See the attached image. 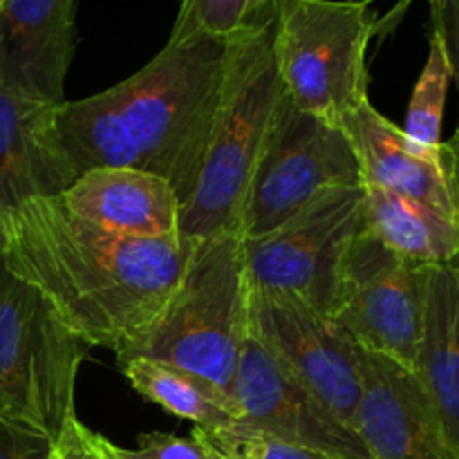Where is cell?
<instances>
[{
    "mask_svg": "<svg viewBox=\"0 0 459 459\" xmlns=\"http://www.w3.org/2000/svg\"><path fill=\"white\" fill-rule=\"evenodd\" d=\"M115 459H220L218 453L193 430L191 437L169 433H146L137 448H121L110 444Z\"/></svg>",
    "mask_w": 459,
    "mask_h": 459,
    "instance_id": "cb8c5ba5",
    "label": "cell"
},
{
    "mask_svg": "<svg viewBox=\"0 0 459 459\" xmlns=\"http://www.w3.org/2000/svg\"><path fill=\"white\" fill-rule=\"evenodd\" d=\"M110 444V439L92 433L88 426L72 417L58 435L54 459H115Z\"/></svg>",
    "mask_w": 459,
    "mask_h": 459,
    "instance_id": "4316f807",
    "label": "cell"
},
{
    "mask_svg": "<svg viewBox=\"0 0 459 459\" xmlns=\"http://www.w3.org/2000/svg\"><path fill=\"white\" fill-rule=\"evenodd\" d=\"M276 0H179V12L169 40L191 36L231 39L273 18Z\"/></svg>",
    "mask_w": 459,
    "mask_h": 459,
    "instance_id": "7402d4cb",
    "label": "cell"
},
{
    "mask_svg": "<svg viewBox=\"0 0 459 459\" xmlns=\"http://www.w3.org/2000/svg\"><path fill=\"white\" fill-rule=\"evenodd\" d=\"M52 108L0 79V227L39 197H61L74 184L56 146Z\"/></svg>",
    "mask_w": 459,
    "mask_h": 459,
    "instance_id": "5bb4252c",
    "label": "cell"
},
{
    "mask_svg": "<svg viewBox=\"0 0 459 459\" xmlns=\"http://www.w3.org/2000/svg\"><path fill=\"white\" fill-rule=\"evenodd\" d=\"M363 229L394 255L420 264L459 258V224L411 197L363 184Z\"/></svg>",
    "mask_w": 459,
    "mask_h": 459,
    "instance_id": "d6986e66",
    "label": "cell"
},
{
    "mask_svg": "<svg viewBox=\"0 0 459 459\" xmlns=\"http://www.w3.org/2000/svg\"><path fill=\"white\" fill-rule=\"evenodd\" d=\"M411 4H412V0H397V4H394V7L390 9L384 18H379V21H377L375 36H385L388 31H393L394 27L402 22L403 13L408 12V7H411Z\"/></svg>",
    "mask_w": 459,
    "mask_h": 459,
    "instance_id": "f1b7e54d",
    "label": "cell"
},
{
    "mask_svg": "<svg viewBox=\"0 0 459 459\" xmlns=\"http://www.w3.org/2000/svg\"><path fill=\"white\" fill-rule=\"evenodd\" d=\"M231 39L169 40L142 70L115 85L121 115L142 157L178 200L191 197L222 103Z\"/></svg>",
    "mask_w": 459,
    "mask_h": 459,
    "instance_id": "7a4b0ae2",
    "label": "cell"
},
{
    "mask_svg": "<svg viewBox=\"0 0 459 459\" xmlns=\"http://www.w3.org/2000/svg\"><path fill=\"white\" fill-rule=\"evenodd\" d=\"M231 397L240 426L334 459H372L357 430L336 420L255 336L240 352Z\"/></svg>",
    "mask_w": 459,
    "mask_h": 459,
    "instance_id": "8fae6325",
    "label": "cell"
},
{
    "mask_svg": "<svg viewBox=\"0 0 459 459\" xmlns=\"http://www.w3.org/2000/svg\"><path fill=\"white\" fill-rule=\"evenodd\" d=\"M429 7L430 36L442 43L448 70H451V81L455 83L459 94V0H429ZM451 139L459 142V121Z\"/></svg>",
    "mask_w": 459,
    "mask_h": 459,
    "instance_id": "484cf974",
    "label": "cell"
},
{
    "mask_svg": "<svg viewBox=\"0 0 459 459\" xmlns=\"http://www.w3.org/2000/svg\"><path fill=\"white\" fill-rule=\"evenodd\" d=\"M361 352L363 394L357 433L372 459H459L412 370Z\"/></svg>",
    "mask_w": 459,
    "mask_h": 459,
    "instance_id": "7c38bea8",
    "label": "cell"
},
{
    "mask_svg": "<svg viewBox=\"0 0 459 459\" xmlns=\"http://www.w3.org/2000/svg\"><path fill=\"white\" fill-rule=\"evenodd\" d=\"M363 231V184L332 188L260 238H242L251 291L294 299L332 316Z\"/></svg>",
    "mask_w": 459,
    "mask_h": 459,
    "instance_id": "52a82bcc",
    "label": "cell"
},
{
    "mask_svg": "<svg viewBox=\"0 0 459 459\" xmlns=\"http://www.w3.org/2000/svg\"><path fill=\"white\" fill-rule=\"evenodd\" d=\"M435 264L403 260L363 229L332 321L361 350L415 372Z\"/></svg>",
    "mask_w": 459,
    "mask_h": 459,
    "instance_id": "9c48e42d",
    "label": "cell"
},
{
    "mask_svg": "<svg viewBox=\"0 0 459 459\" xmlns=\"http://www.w3.org/2000/svg\"><path fill=\"white\" fill-rule=\"evenodd\" d=\"M88 345L48 300L0 263V415L56 442L74 415Z\"/></svg>",
    "mask_w": 459,
    "mask_h": 459,
    "instance_id": "8992f818",
    "label": "cell"
},
{
    "mask_svg": "<svg viewBox=\"0 0 459 459\" xmlns=\"http://www.w3.org/2000/svg\"><path fill=\"white\" fill-rule=\"evenodd\" d=\"M334 126L343 130L357 155L363 184L411 197L455 218L442 151L429 152L417 148L403 130L385 119L370 101L341 117Z\"/></svg>",
    "mask_w": 459,
    "mask_h": 459,
    "instance_id": "2e32d148",
    "label": "cell"
},
{
    "mask_svg": "<svg viewBox=\"0 0 459 459\" xmlns=\"http://www.w3.org/2000/svg\"><path fill=\"white\" fill-rule=\"evenodd\" d=\"M372 0H276L273 58L299 110L336 124L368 97Z\"/></svg>",
    "mask_w": 459,
    "mask_h": 459,
    "instance_id": "5b68a950",
    "label": "cell"
},
{
    "mask_svg": "<svg viewBox=\"0 0 459 459\" xmlns=\"http://www.w3.org/2000/svg\"><path fill=\"white\" fill-rule=\"evenodd\" d=\"M251 282L240 233L191 245L186 269L142 343L126 354L182 368L231 394L249 339ZM119 359V361H124Z\"/></svg>",
    "mask_w": 459,
    "mask_h": 459,
    "instance_id": "277c9868",
    "label": "cell"
},
{
    "mask_svg": "<svg viewBox=\"0 0 459 459\" xmlns=\"http://www.w3.org/2000/svg\"><path fill=\"white\" fill-rule=\"evenodd\" d=\"M282 99L285 90L273 58L272 18L231 36L213 137L195 188L179 213L184 245L238 233L247 193Z\"/></svg>",
    "mask_w": 459,
    "mask_h": 459,
    "instance_id": "3957f363",
    "label": "cell"
},
{
    "mask_svg": "<svg viewBox=\"0 0 459 459\" xmlns=\"http://www.w3.org/2000/svg\"><path fill=\"white\" fill-rule=\"evenodd\" d=\"M3 247H4V240H3V231H0V263H3Z\"/></svg>",
    "mask_w": 459,
    "mask_h": 459,
    "instance_id": "f546056e",
    "label": "cell"
},
{
    "mask_svg": "<svg viewBox=\"0 0 459 459\" xmlns=\"http://www.w3.org/2000/svg\"><path fill=\"white\" fill-rule=\"evenodd\" d=\"M220 459H224V457H220Z\"/></svg>",
    "mask_w": 459,
    "mask_h": 459,
    "instance_id": "4dcf8cb0",
    "label": "cell"
},
{
    "mask_svg": "<svg viewBox=\"0 0 459 459\" xmlns=\"http://www.w3.org/2000/svg\"><path fill=\"white\" fill-rule=\"evenodd\" d=\"M193 430L224 459H334L240 424L220 430Z\"/></svg>",
    "mask_w": 459,
    "mask_h": 459,
    "instance_id": "603a6c76",
    "label": "cell"
},
{
    "mask_svg": "<svg viewBox=\"0 0 459 459\" xmlns=\"http://www.w3.org/2000/svg\"><path fill=\"white\" fill-rule=\"evenodd\" d=\"M249 334L336 420L357 430L363 394L361 352L330 316L294 299L251 291Z\"/></svg>",
    "mask_w": 459,
    "mask_h": 459,
    "instance_id": "30bf717a",
    "label": "cell"
},
{
    "mask_svg": "<svg viewBox=\"0 0 459 459\" xmlns=\"http://www.w3.org/2000/svg\"><path fill=\"white\" fill-rule=\"evenodd\" d=\"M121 375L142 394L169 415L191 421L200 430H220L240 424V412L227 390L211 381L146 357L119 361Z\"/></svg>",
    "mask_w": 459,
    "mask_h": 459,
    "instance_id": "ffe728a7",
    "label": "cell"
},
{
    "mask_svg": "<svg viewBox=\"0 0 459 459\" xmlns=\"http://www.w3.org/2000/svg\"><path fill=\"white\" fill-rule=\"evenodd\" d=\"M74 218L137 240H179L182 202L160 175L142 169L85 173L61 195Z\"/></svg>",
    "mask_w": 459,
    "mask_h": 459,
    "instance_id": "9a60e30c",
    "label": "cell"
},
{
    "mask_svg": "<svg viewBox=\"0 0 459 459\" xmlns=\"http://www.w3.org/2000/svg\"><path fill=\"white\" fill-rule=\"evenodd\" d=\"M52 128L74 182L99 169H142L115 85L92 97L54 106Z\"/></svg>",
    "mask_w": 459,
    "mask_h": 459,
    "instance_id": "ac0fdd59",
    "label": "cell"
},
{
    "mask_svg": "<svg viewBox=\"0 0 459 459\" xmlns=\"http://www.w3.org/2000/svg\"><path fill=\"white\" fill-rule=\"evenodd\" d=\"M415 375L459 457V267L435 264Z\"/></svg>",
    "mask_w": 459,
    "mask_h": 459,
    "instance_id": "e0dca14e",
    "label": "cell"
},
{
    "mask_svg": "<svg viewBox=\"0 0 459 459\" xmlns=\"http://www.w3.org/2000/svg\"><path fill=\"white\" fill-rule=\"evenodd\" d=\"M361 184V169L343 130L299 110L285 94L255 166L238 233L245 240L272 233L323 193Z\"/></svg>",
    "mask_w": 459,
    "mask_h": 459,
    "instance_id": "ba28073f",
    "label": "cell"
},
{
    "mask_svg": "<svg viewBox=\"0 0 459 459\" xmlns=\"http://www.w3.org/2000/svg\"><path fill=\"white\" fill-rule=\"evenodd\" d=\"M54 451L49 435L0 415V459H54Z\"/></svg>",
    "mask_w": 459,
    "mask_h": 459,
    "instance_id": "d4e9b609",
    "label": "cell"
},
{
    "mask_svg": "<svg viewBox=\"0 0 459 459\" xmlns=\"http://www.w3.org/2000/svg\"><path fill=\"white\" fill-rule=\"evenodd\" d=\"M442 166L444 175H446L453 209H455V220L459 224V142H455V139L442 142Z\"/></svg>",
    "mask_w": 459,
    "mask_h": 459,
    "instance_id": "83f0119b",
    "label": "cell"
},
{
    "mask_svg": "<svg viewBox=\"0 0 459 459\" xmlns=\"http://www.w3.org/2000/svg\"><path fill=\"white\" fill-rule=\"evenodd\" d=\"M76 0H0V79L61 106L74 54Z\"/></svg>",
    "mask_w": 459,
    "mask_h": 459,
    "instance_id": "4fadbf2b",
    "label": "cell"
},
{
    "mask_svg": "<svg viewBox=\"0 0 459 459\" xmlns=\"http://www.w3.org/2000/svg\"><path fill=\"white\" fill-rule=\"evenodd\" d=\"M448 85H451V70H448L442 43L430 36L429 58L412 88L406 124L402 128L403 134L421 151H442V119Z\"/></svg>",
    "mask_w": 459,
    "mask_h": 459,
    "instance_id": "44dd1931",
    "label": "cell"
},
{
    "mask_svg": "<svg viewBox=\"0 0 459 459\" xmlns=\"http://www.w3.org/2000/svg\"><path fill=\"white\" fill-rule=\"evenodd\" d=\"M0 231L4 267L88 348L110 350L117 361L152 330L191 254L182 240H137L92 227L61 197L27 202Z\"/></svg>",
    "mask_w": 459,
    "mask_h": 459,
    "instance_id": "6da1fadb",
    "label": "cell"
}]
</instances>
